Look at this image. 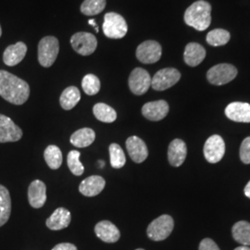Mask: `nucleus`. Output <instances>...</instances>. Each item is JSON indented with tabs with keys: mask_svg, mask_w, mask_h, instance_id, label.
Returning <instances> with one entry per match:
<instances>
[{
	"mask_svg": "<svg viewBox=\"0 0 250 250\" xmlns=\"http://www.w3.org/2000/svg\"><path fill=\"white\" fill-rule=\"evenodd\" d=\"M30 96V86L18 76L0 70V97L14 105H22Z\"/></svg>",
	"mask_w": 250,
	"mask_h": 250,
	"instance_id": "1",
	"label": "nucleus"
},
{
	"mask_svg": "<svg viewBox=\"0 0 250 250\" xmlns=\"http://www.w3.org/2000/svg\"><path fill=\"white\" fill-rule=\"evenodd\" d=\"M184 19L188 26L205 31L211 23V6L205 0H198L188 7Z\"/></svg>",
	"mask_w": 250,
	"mask_h": 250,
	"instance_id": "2",
	"label": "nucleus"
},
{
	"mask_svg": "<svg viewBox=\"0 0 250 250\" xmlns=\"http://www.w3.org/2000/svg\"><path fill=\"white\" fill-rule=\"evenodd\" d=\"M60 43L55 36H45L38 44V62L41 66L49 68L57 60Z\"/></svg>",
	"mask_w": 250,
	"mask_h": 250,
	"instance_id": "3",
	"label": "nucleus"
},
{
	"mask_svg": "<svg viewBox=\"0 0 250 250\" xmlns=\"http://www.w3.org/2000/svg\"><path fill=\"white\" fill-rule=\"evenodd\" d=\"M104 35L111 39L124 38L128 32V25L125 18L115 12H108L104 17Z\"/></svg>",
	"mask_w": 250,
	"mask_h": 250,
	"instance_id": "4",
	"label": "nucleus"
},
{
	"mask_svg": "<svg viewBox=\"0 0 250 250\" xmlns=\"http://www.w3.org/2000/svg\"><path fill=\"white\" fill-rule=\"evenodd\" d=\"M173 227L174 222L170 215H161L148 225L146 233L153 241H162L170 236Z\"/></svg>",
	"mask_w": 250,
	"mask_h": 250,
	"instance_id": "5",
	"label": "nucleus"
},
{
	"mask_svg": "<svg viewBox=\"0 0 250 250\" xmlns=\"http://www.w3.org/2000/svg\"><path fill=\"white\" fill-rule=\"evenodd\" d=\"M237 76V69L227 63L215 65L207 72L208 81L214 85H224L232 82Z\"/></svg>",
	"mask_w": 250,
	"mask_h": 250,
	"instance_id": "6",
	"label": "nucleus"
},
{
	"mask_svg": "<svg viewBox=\"0 0 250 250\" xmlns=\"http://www.w3.org/2000/svg\"><path fill=\"white\" fill-rule=\"evenodd\" d=\"M71 45L75 52L82 56H89L96 51L98 39L90 33L79 32L72 36Z\"/></svg>",
	"mask_w": 250,
	"mask_h": 250,
	"instance_id": "7",
	"label": "nucleus"
},
{
	"mask_svg": "<svg viewBox=\"0 0 250 250\" xmlns=\"http://www.w3.org/2000/svg\"><path fill=\"white\" fill-rule=\"evenodd\" d=\"M181 73L174 68H165L160 70L152 78V88L156 91H164L178 83Z\"/></svg>",
	"mask_w": 250,
	"mask_h": 250,
	"instance_id": "8",
	"label": "nucleus"
},
{
	"mask_svg": "<svg viewBox=\"0 0 250 250\" xmlns=\"http://www.w3.org/2000/svg\"><path fill=\"white\" fill-rule=\"evenodd\" d=\"M162 54L161 44L157 41L147 40L137 46L136 58L144 64H153L160 61Z\"/></svg>",
	"mask_w": 250,
	"mask_h": 250,
	"instance_id": "9",
	"label": "nucleus"
},
{
	"mask_svg": "<svg viewBox=\"0 0 250 250\" xmlns=\"http://www.w3.org/2000/svg\"><path fill=\"white\" fill-rule=\"evenodd\" d=\"M151 77L149 73L142 68H135L129 76V88L136 96L146 94L151 86Z\"/></svg>",
	"mask_w": 250,
	"mask_h": 250,
	"instance_id": "10",
	"label": "nucleus"
},
{
	"mask_svg": "<svg viewBox=\"0 0 250 250\" xmlns=\"http://www.w3.org/2000/svg\"><path fill=\"white\" fill-rule=\"evenodd\" d=\"M204 156L209 163L222 161L225 153V143L222 136L213 134L208 138L204 145Z\"/></svg>",
	"mask_w": 250,
	"mask_h": 250,
	"instance_id": "11",
	"label": "nucleus"
},
{
	"mask_svg": "<svg viewBox=\"0 0 250 250\" xmlns=\"http://www.w3.org/2000/svg\"><path fill=\"white\" fill-rule=\"evenodd\" d=\"M22 134L21 129L10 118L0 114V143L17 142Z\"/></svg>",
	"mask_w": 250,
	"mask_h": 250,
	"instance_id": "12",
	"label": "nucleus"
},
{
	"mask_svg": "<svg viewBox=\"0 0 250 250\" xmlns=\"http://www.w3.org/2000/svg\"><path fill=\"white\" fill-rule=\"evenodd\" d=\"M169 109V104L165 100H157L146 103L142 107V114L149 121L159 122L168 115Z\"/></svg>",
	"mask_w": 250,
	"mask_h": 250,
	"instance_id": "13",
	"label": "nucleus"
},
{
	"mask_svg": "<svg viewBox=\"0 0 250 250\" xmlns=\"http://www.w3.org/2000/svg\"><path fill=\"white\" fill-rule=\"evenodd\" d=\"M126 149L132 161L135 163H142L148 156V150L146 143L138 136H130L126 140Z\"/></svg>",
	"mask_w": 250,
	"mask_h": 250,
	"instance_id": "14",
	"label": "nucleus"
},
{
	"mask_svg": "<svg viewBox=\"0 0 250 250\" xmlns=\"http://www.w3.org/2000/svg\"><path fill=\"white\" fill-rule=\"evenodd\" d=\"M29 203L35 208H40L46 201V187L45 183L36 180L31 183L28 188Z\"/></svg>",
	"mask_w": 250,
	"mask_h": 250,
	"instance_id": "15",
	"label": "nucleus"
},
{
	"mask_svg": "<svg viewBox=\"0 0 250 250\" xmlns=\"http://www.w3.org/2000/svg\"><path fill=\"white\" fill-rule=\"evenodd\" d=\"M225 115L236 123H250V104L232 102L225 108Z\"/></svg>",
	"mask_w": 250,
	"mask_h": 250,
	"instance_id": "16",
	"label": "nucleus"
},
{
	"mask_svg": "<svg viewBox=\"0 0 250 250\" xmlns=\"http://www.w3.org/2000/svg\"><path fill=\"white\" fill-rule=\"evenodd\" d=\"M27 53V45L23 42H18L10 45L5 49L3 54V62L9 67H13L21 62Z\"/></svg>",
	"mask_w": 250,
	"mask_h": 250,
	"instance_id": "17",
	"label": "nucleus"
},
{
	"mask_svg": "<svg viewBox=\"0 0 250 250\" xmlns=\"http://www.w3.org/2000/svg\"><path fill=\"white\" fill-rule=\"evenodd\" d=\"M106 186L105 179L99 175H93L84 179L79 186L81 194L85 197H96L102 192Z\"/></svg>",
	"mask_w": 250,
	"mask_h": 250,
	"instance_id": "18",
	"label": "nucleus"
},
{
	"mask_svg": "<svg viewBox=\"0 0 250 250\" xmlns=\"http://www.w3.org/2000/svg\"><path fill=\"white\" fill-rule=\"evenodd\" d=\"M188 147L181 139H174L170 142L168 148V160L173 167H180L187 158Z\"/></svg>",
	"mask_w": 250,
	"mask_h": 250,
	"instance_id": "19",
	"label": "nucleus"
},
{
	"mask_svg": "<svg viewBox=\"0 0 250 250\" xmlns=\"http://www.w3.org/2000/svg\"><path fill=\"white\" fill-rule=\"evenodd\" d=\"M71 212L64 208H59L46 220V226L52 231H60L67 228L71 224Z\"/></svg>",
	"mask_w": 250,
	"mask_h": 250,
	"instance_id": "20",
	"label": "nucleus"
},
{
	"mask_svg": "<svg viewBox=\"0 0 250 250\" xmlns=\"http://www.w3.org/2000/svg\"><path fill=\"white\" fill-rule=\"evenodd\" d=\"M95 232L100 240L106 243H115L121 237V232L112 223L102 221L95 226Z\"/></svg>",
	"mask_w": 250,
	"mask_h": 250,
	"instance_id": "21",
	"label": "nucleus"
},
{
	"mask_svg": "<svg viewBox=\"0 0 250 250\" xmlns=\"http://www.w3.org/2000/svg\"><path fill=\"white\" fill-rule=\"evenodd\" d=\"M206 49L197 43H189L186 46L184 60L188 66L196 67L204 61L206 58Z\"/></svg>",
	"mask_w": 250,
	"mask_h": 250,
	"instance_id": "22",
	"label": "nucleus"
},
{
	"mask_svg": "<svg viewBox=\"0 0 250 250\" xmlns=\"http://www.w3.org/2000/svg\"><path fill=\"white\" fill-rule=\"evenodd\" d=\"M96 139V134L91 128H82L71 136V143L76 147L83 148L89 146Z\"/></svg>",
	"mask_w": 250,
	"mask_h": 250,
	"instance_id": "23",
	"label": "nucleus"
},
{
	"mask_svg": "<svg viewBox=\"0 0 250 250\" xmlns=\"http://www.w3.org/2000/svg\"><path fill=\"white\" fill-rule=\"evenodd\" d=\"M81 93L75 86H69L64 90L60 98V104L65 110H71L80 101Z\"/></svg>",
	"mask_w": 250,
	"mask_h": 250,
	"instance_id": "24",
	"label": "nucleus"
},
{
	"mask_svg": "<svg viewBox=\"0 0 250 250\" xmlns=\"http://www.w3.org/2000/svg\"><path fill=\"white\" fill-rule=\"evenodd\" d=\"M11 213V199L9 190L0 185V227L7 224Z\"/></svg>",
	"mask_w": 250,
	"mask_h": 250,
	"instance_id": "25",
	"label": "nucleus"
},
{
	"mask_svg": "<svg viewBox=\"0 0 250 250\" xmlns=\"http://www.w3.org/2000/svg\"><path fill=\"white\" fill-rule=\"evenodd\" d=\"M95 117L102 123L111 124L117 119V112L113 107L105 103H98L93 107Z\"/></svg>",
	"mask_w": 250,
	"mask_h": 250,
	"instance_id": "26",
	"label": "nucleus"
},
{
	"mask_svg": "<svg viewBox=\"0 0 250 250\" xmlns=\"http://www.w3.org/2000/svg\"><path fill=\"white\" fill-rule=\"evenodd\" d=\"M234 240L243 246H250V224L245 221L238 222L232 226Z\"/></svg>",
	"mask_w": 250,
	"mask_h": 250,
	"instance_id": "27",
	"label": "nucleus"
},
{
	"mask_svg": "<svg viewBox=\"0 0 250 250\" xmlns=\"http://www.w3.org/2000/svg\"><path fill=\"white\" fill-rule=\"evenodd\" d=\"M44 158L48 167L52 170L59 169L62 164V153L57 146H48L44 152Z\"/></svg>",
	"mask_w": 250,
	"mask_h": 250,
	"instance_id": "28",
	"label": "nucleus"
},
{
	"mask_svg": "<svg viewBox=\"0 0 250 250\" xmlns=\"http://www.w3.org/2000/svg\"><path fill=\"white\" fill-rule=\"evenodd\" d=\"M106 0H84L81 5V12L86 16L98 15L106 8Z\"/></svg>",
	"mask_w": 250,
	"mask_h": 250,
	"instance_id": "29",
	"label": "nucleus"
},
{
	"mask_svg": "<svg viewBox=\"0 0 250 250\" xmlns=\"http://www.w3.org/2000/svg\"><path fill=\"white\" fill-rule=\"evenodd\" d=\"M231 38V35L224 29H215L207 35L208 44L213 46L226 45Z\"/></svg>",
	"mask_w": 250,
	"mask_h": 250,
	"instance_id": "30",
	"label": "nucleus"
},
{
	"mask_svg": "<svg viewBox=\"0 0 250 250\" xmlns=\"http://www.w3.org/2000/svg\"><path fill=\"white\" fill-rule=\"evenodd\" d=\"M109 157H110V165L114 169H121L125 165L126 158L125 152L118 144H111L108 147Z\"/></svg>",
	"mask_w": 250,
	"mask_h": 250,
	"instance_id": "31",
	"label": "nucleus"
},
{
	"mask_svg": "<svg viewBox=\"0 0 250 250\" xmlns=\"http://www.w3.org/2000/svg\"><path fill=\"white\" fill-rule=\"evenodd\" d=\"M82 87L86 95L95 96L99 93L101 87L100 80L94 74H87L83 78Z\"/></svg>",
	"mask_w": 250,
	"mask_h": 250,
	"instance_id": "32",
	"label": "nucleus"
},
{
	"mask_svg": "<svg viewBox=\"0 0 250 250\" xmlns=\"http://www.w3.org/2000/svg\"><path fill=\"white\" fill-rule=\"evenodd\" d=\"M80 156L81 153L78 150H72L68 154V157H67L68 167L72 173L76 176H81L84 171L83 165L79 161Z\"/></svg>",
	"mask_w": 250,
	"mask_h": 250,
	"instance_id": "33",
	"label": "nucleus"
},
{
	"mask_svg": "<svg viewBox=\"0 0 250 250\" xmlns=\"http://www.w3.org/2000/svg\"><path fill=\"white\" fill-rule=\"evenodd\" d=\"M240 159L245 164H250V136L247 137L240 146Z\"/></svg>",
	"mask_w": 250,
	"mask_h": 250,
	"instance_id": "34",
	"label": "nucleus"
},
{
	"mask_svg": "<svg viewBox=\"0 0 250 250\" xmlns=\"http://www.w3.org/2000/svg\"><path fill=\"white\" fill-rule=\"evenodd\" d=\"M198 250H220V249L212 239L205 238L200 242Z\"/></svg>",
	"mask_w": 250,
	"mask_h": 250,
	"instance_id": "35",
	"label": "nucleus"
},
{
	"mask_svg": "<svg viewBox=\"0 0 250 250\" xmlns=\"http://www.w3.org/2000/svg\"><path fill=\"white\" fill-rule=\"evenodd\" d=\"M52 250H77V248L71 243H62L56 245Z\"/></svg>",
	"mask_w": 250,
	"mask_h": 250,
	"instance_id": "36",
	"label": "nucleus"
},
{
	"mask_svg": "<svg viewBox=\"0 0 250 250\" xmlns=\"http://www.w3.org/2000/svg\"><path fill=\"white\" fill-rule=\"evenodd\" d=\"M244 192H245V195L249 197V198H250V181L248 183V185L246 186Z\"/></svg>",
	"mask_w": 250,
	"mask_h": 250,
	"instance_id": "37",
	"label": "nucleus"
},
{
	"mask_svg": "<svg viewBox=\"0 0 250 250\" xmlns=\"http://www.w3.org/2000/svg\"><path fill=\"white\" fill-rule=\"evenodd\" d=\"M89 24H91V25H94V26H95V29H96V32H99V28L97 26V24H96V22H95V21H94V20H90Z\"/></svg>",
	"mask_w": 250,
	"mask_h": 250,
	"instance_id": "38",
	"label": "nucleus"
},
{
	"mask_svg": "<svg viewBox=\"0 0 250 250\" xmlns=\"http://www.w3.org/2000/svg\"><path fill=\"white\" fill-rule=\"evenodd\" d=\"M234 250H250V248H249V247H246V246H242V247H238V248H236Z\"/></svg>",
	"mask_w": 250,
	"mask_h": 250,
	"instance_id": "39",
	"label": "nucleus"
},
{
	"mask_svg": "<svg viewBox=\"0 0 250 250\" xmlns=\"http://www.w3.org/2000/svg\"><path fill=\"white\" fill-rule=\"evenodd\" d=\"M2 36V28H1V25H0V37Z\"/></svg>",
	"mask_w": 250,
	"mask_h": 250,
	"instance_id": "40",
	"label": "nucleus"
},
{
	"mask_svg": "<svg viewBox=\"0 0 250 250\" xmlns=\"http://www.w3.org/2000/svg\"><path fill=\"white\" fill-rule=\"evenodd\" d=\"M142 250V249H138V250Z\"/></svg>",
	"mask_w": 250,
	"mask_h": 250,
	"instance_id": "41",
	"label": "nucleus"
}]
</instances>
